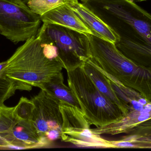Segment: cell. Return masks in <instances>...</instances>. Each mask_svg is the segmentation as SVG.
Here are the masks:
<instances>
[{"label": "cell", "instance_id": "1", "mask_svg": "<svg viewBox=\"0 0 151 151\" xmlns=\"http://www.w3.org/2000/svg\"><path fill=\"white\" fill-rule=\"evenodd\" d=\"M120 37L115 45L128 58H151V14L133 0H81Z\"/></svg>", "mask_w": 151, "mask_h": 151}, {"label": "cell", "instance_id": "2", "mask_svg": "<svg viewBox=\"0 0 151 151\" xmlns=\"http://www.w3.org/2000/svg\"><path fill=\"white\" fill-rule=\"evenodd\" d=\"M6 61L3 74L19 84L22 90L29 91L33 87L40 88L63 68L59 61L45 56L37 35L19 47Z\"/></svg>", "mask_w": 151, "mask_h": 151}, {"label": "cell", "instance_id": "3", "mask_svg": "<svg viewBox=\"0 0 151 151\" xmlns=\"http://www.w3.org/2000/svg\"><path fill=\"white\" fill-rule=\"evenodd\" d=\"M67 72L69 87L90 125L102 127L121 119L120 108L100 92L82 66Z\"/></svg>", "mask_w": 151, "mask_h": 151}, {"label": "cell", "instance_id": "4", "mask_svg": "<svg viewBox=\"0 0 151 151\" xmlns=\"http://www.w3.org/2000/svg\"><path fill=\"white\" fill-rule=\"evenodd\" d=\"M32 114L17 105H0V147L34 149L50 144L40 136L31 121Z\"/></svg>", "mask_w": 151, "mask_h": 151}, {"label": "cell", "instance_id": "5", "mask_svg": "<svg viewBox=\"0 0 151 151\" xmlns=\"http://www.w3.org/2000/svg\"><path fill=\"white\" fill-rule=\"evenodd\" d=\"M39 31L57 48L58 60L66 71L81 66L90 57L88 35L58 25L45 23Z\"/></svg>", "mask_w": 151, "mask_h": 151}, {"label": "cell", "instance_id": "6", "mask_svg": "<svg viewBox=\"0 0 151 151\" xmlns=\"http://www.w3.org/2000/svg\"><path fill=\"white\" fill-rule=\"evenodd\" d=\"M40 17L27 5L0 0V34L14 43L26 41L37 35Z\"/></svg>", "mask_w": 151, "mask_h": 151}, {"label": "cell", "instance_id": "7", "mask_svg": "<svg viewBox=\"0 0 151 151\" xmlns=\"http://www.w3.org/2000/svg\"><path fill=\"white\" fill-rule=\"evenodd\" d=\"M31 100L34 104L31 121L40 136L50 144L61 139L63 118L60 100L44 90Z\"/></svg>", "mask_w": 151, "mask_h": 151}, {"label": "cell", "instance_id": "8", "mask_svg": "<svg viewBox=\"0 0 151 151\" xmlns=\"http://www.w3.org/2000/svg\"><path fill=\"white\" fill-rule=\"evenodd\" d=\"M65 1L94 35L114 44L119 41V35L83 4L78 0H65Z\"/></svg>", "mask_w": 151, "mask_h": 151}, {"label": "cell", "instance_id": "9", "mask_svg": "<svg viewBox=\"0 0 151 151\" xmlns=\"http://www.w3.org/2000/svg\"><path fill=\"white\" fill-rule=\"evenodd\" d=\"M43 23L61 26L88 35L92 31L65 4L60 5L40 17Z\"/></svg>", "mask_w": 151, "mask_h": 151}, {"label": "cell", "instance_id": "10", "mask_svg": "<svg viewBox=\"0 0 151 151\" xmlns=\"http://www.w3.org/2000/svg\"><path fill=\"white\" fill-rule=\"evenodd\" d=\"M82 66L100 92L111 102L118 105L122 111H123V105L106 75L89 59Z\"/></svg>", "mask_w": 151, "mask_h": 151}, {"label": "cell", "instance_id": "11", "mask_svg": "<svg viewBox=\"0 0 151 151\" xmlns=\"http://www.w3.org/2000/svg\"><path fill=\"white\" fill-rule=\"evenodd\" d=\"M60 108L63 118L62 134L81 132L90 128L81 109L63 103H60Z\"/></svg>", "mask_w": 151, "mask_h": 151}, {"label": "cell", "instance_id": "12", "mask_svg": "<svg viewBox=\"0 0 151 151\" xmlns=\"http://www.w3.org/2000/svg\"><path fill=\"white\" fill-rule=\"evenodd\" d=\"M61 140L81 148H113L111 141L92 132L90 128L81 132L62 134Z\"/></svg>", "mask_w": 151, "mask_h": 151}, {"label": "cell", "instance_id": "13", "mask_svg": "<svg viewBox=\"0 0 151 151\" xmlns=\"http://www.w3.org/2000/svg\"><path fill=\"white\" fill-rule=\"evenodd\" d=\"M60 100L61 103L75 106L81 109L79 101L70 87L64 83L63 73L55 76L48 82L44 83L40 88Z\"/></svg>", "mask_w": 151, "mask_h": 151}, {"label": "cell", "instance_id": "14", "mask_svg": "<svg viewBox=\"0 0 151 151\" xmlns=\"http://www.w3.org/2000/svg\"><path fill=\"white\" fill-rule=\"evenodd\" d=\"M65 4V0H29L27 5L34 13L41 17Z\"/></svg>", "mask_w": 151, "mask_h": 151}, {"label": "cell", "instance_id": "15", "mask_svg": "<svg viewBox=\"0 0 151 151\" xmlns=\"http://www.w3.org/2000/svg\"><path fill=\"white\" fill-rule=\"evenodd\" d=\"M17 90H21V87L5 77L4 75H0V105L15 94Z\"/></svg>", "mask_w": 151, "mask_h": 151}, {"label": "cell", "instance_id": "16", "mask_svg": "<svg viewBox=\"0 0 151 151\" xmlns=\"http://www.w3.org/2000/svg\"><path fill=\"white\" fill-rule=\"evenodd\" d=\"M113 148H130L134 146L133 144L126 141H111Z\"/></svg>", "mask_w": 151, "mask_h": 151}, {"label": "cell", "instance_id": "17", "mask_svg": "<svg viewBox=\"0 0 151 151\" xmlns=\"http://www.w3.org/2000/svg\"><path fill=\"white\" fill-rule=\"evenodd\" d=\"M151 117V114L150 113H142L140 114L137 118V120L139 122H143L150 118Z\"/></svg>", "mask_w": 151, "mask_h": 151}, {"label": "cell", "instance_id": "18", "mask_svg": "<svg viewBox=\"0 0 151 151\" xmlns=\"http://www.w3.org/2000/svg\"><path fill=\"white\" fill-rule=\"evenodd\" d=\"M131 103L133 105L134 109L136 111H140L142 109L144 106L143 105L141 104L138 101H137L136 100H133L131 102Z\"/></svg>", "mask_w": 151, "mask_h": 151}, {"label": "cell", "instance_id": "19", "mask_svg": "<svg viewBox=\"0 0 151 151\" xmlns=\"http://www.w3.org/2000/svg\"><path fill=\"white\" fill-rule=\"evenodd\" d=\"M151 111V104H147L143 107L142 109L139 111L140 114L142 113H150Z\"/></svg>", "mask_w": 151, "mask_h": 151}, {"label": "cell", "instance_id": "20", "mask_svg": "<svg viewBox=\"0 0 151 151\" xmlns=\"http://www.w3.org/2000/svg\"><path fill=\"white\" fill-rule=\"evenodd\" d=\"M6 64H7V61L0 62V75H4L3 74V72L6 66Z\"/></svg>", "mask_w": 151, "mask_h": 151}, {"label": "cell", "instance_id": "21", "mask_svg": "<svg viewBox=\"0 0 151 151\" xmlns=\"http://www.w3.org/2000/svg\"><path fill=\"white\" fill-rule=\"evenodd\" d=\"M138 102L143 106H144L145 105L147 104V101L145 99H144V98H141V99H139Z\"/></svg>", "mask_w": 151, "mask_h": 151}, {"label": "cell", "instance_id": "22", "mask_svg": "<svg viewBox=\"0 0 151 151\" xmlns=\"http://www.w3.org/2000/svg\"><path fill=\"white\" fill-rule=\"evenodd\" d=\"M20 1H21L22 2V3H23L24 4H27V2H28V1H29V0H20Z\"/></svg>", "mask_w": 151, "mask_h": 151}]
</instances>
